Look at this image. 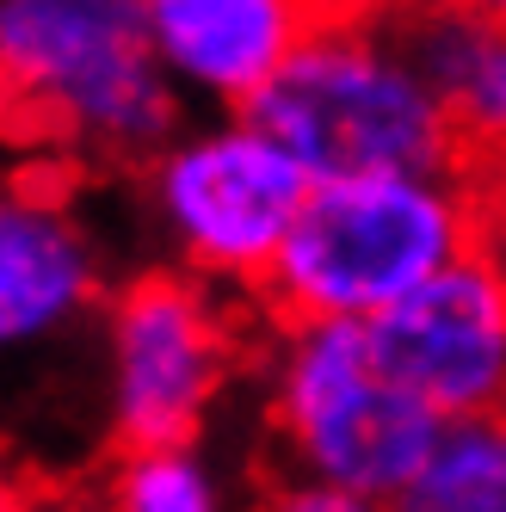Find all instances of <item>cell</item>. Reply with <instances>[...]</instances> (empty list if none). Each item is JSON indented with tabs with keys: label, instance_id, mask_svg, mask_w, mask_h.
<instances>
[{
	"label": "cell",
	"instance_id": "cell-9",
	"mask_svg": "<svg viewBox=\"0 0 506 512\" xmlns=\"http://www.w3.org/2000/svg\"><path fill=\"white\" fill-rule=\"evenodd\" d=\"M142 19L179 99L247 112L315 31V0H142Z\"/></svg>",
	"mask_w": 506,
	"mask_h": 512
},
{
	"label": "cell",
	"instance_id": "cell-2",
	"mask_svg": "<svg viewBox=\"0 0 506 512\" xmlns=\"http://www.w3.org/2000/svg\"><path fill=\"white\" fill-rule=\"evenodd\" d=\"M482 247V204L457 173L315 186L260 284L272 321L371 327L420 284Z\"/></svg>",
	"mask_w": 506,
	"mask_h": 512
},
{
	"label": "cell",
	"instance_id": "cell-6",
	"mask_svg": "<svg viewBox=\"0 0 506 512\" xmlns=\"http://www.w3.org/2000/svg\"><path fill=\"white\" fill-rule=\"evenodd\" d=\"M315 179L278 142L235 118L179 130L149 161V210L179 272L216 290H260L291 241Z\"/></svg>",
	"mask_w": 506,
	"mask_h": 512
},
{
	"label": "cell",
	"instance_id": "cell-10",
	"mask_svg": "<svg viewBox=\"0 0 506 512\" xmlns=\"http://www.w3.org/2000/svg\"><path fill=\"white\" fill-rule=\"evenodd\" d=\"M395 38L463 149H506V25L420 0Z\"/></svg>",
	"mask_w": 506,
	"mask_h": 512
},
{
	"label": "cell",
	"instance_id": "cell-14",
	"mask_svg": "<svg viewBox=\"0 0 506 512\" xmlns=\"http://www.w3.org/2000/svg\"><path fill=\"white\" fill-rule=\"evenodd\" d=\"M439 7H457V13H476V19H500L506 25V0H439Z\"/></svg>",
	"mask_w": 506,
	"mask_h": 512
},
{
	"label": "cell",
	"instance_id": "cell-13",
	"mask_svg": "<svg viewBox=\"0 0 506 512\" xmlns=\"http://www.w3.org/2000/svg\"><path fill=\"white\" fill-rule=\"evenodd\" d=\"M247 512H389V500L352 494V488H334V482H315V475L266 469V482L253 488Z\"/></svg>",
	"mask_w": 506,
	"mask_h": 512
},
{
	"label": "cell",
	"instance_id": "cell-1",
	"mask_svg": "<svg viewBox=\"0 0 506 512\" xmlns=\"http://www.w3.org/2000/svg\"><path fill=\"white\" fill-rule=\"evenodd\" d=\"M0 136L149 167L179 136V87L142 0H0Z\"/></svg>",
	"mask_w": 506,
	"mask_h": 512
},
{
	"label": "cell",
	"instance_id": "cell-3",
	"mask_svg": "<svg viewBox=\"0 0 506 512\" xmlns=\"http://www.w3.org/2000/svg\"><path fill=\"white\" fill-rule=\"evenodd\" d=\"M241 118L260 124L315 186L457 173L463 155L402 38L371 19H315Z\"/></svg>",
	"mask_w": 506,
	"mask_h": 512
},
{
	"label": "cell",
	"instance_id": "cell-7",
	"mask_svg": "<svg viewBox=\"0 0 506 512\" xmlns=\"http://www.w3.org/2000/svg\"><path fill=\"white\" fill-rule=\"evenodd\" d=\"M383 377L426 401L445 426L506 408V253L488 241L420 284L371 327Z\"/></svg>",
	"mask_w": 506,
	"mask_h": 512
},
{
	"label": "cell",
	"instance_id": "cell-5",
	"mask_svg": "<svg viewBox=\"0 0 506 512\" xmlns=\"http://www.w3.org/2000/svg\"><path fill=\"white\" fill-rule=\"evenodd\" d=\"M99 352L105 432L118 451H186L235 377V315L216 284L149 266L105 297Z\"/></svg>",
	"mask_w": 506,
	"mask_h": 512
},
{
	"label": "cell",
	"instance_id": "cell-4",
	"mask_svg": "<svg viewBox=\"0 0 506 512\" xmlns=\"http://www.w3.org/2000/svg\"><path fill=\"white\" fill-rule=\"evenodd\" d=\"M266 432L272 469L395 500L445 420L383 377L358 321H284L266 352Z\"/></svg>",
	"mask_w": 506,
	"mask_h": 512
},
{
	"label": "cell",
	"instance_id": "cell-8",
	"mask_svg": "<svg viewBox=\"0 0 506 512\" xmlns=\"http://www.w3.org/2000/svg\"><path fill=\"white\" fill-rule=\"evenodd\" d=\"M105 297V247L75 198L44 179H0V358L68 340Z\"/></svg>",
	"mask_w": 506,
	"mask_h": 512
},
{
	"label": "cell",
	"instance_id": "cell-15",
	"mask_svg": "<svg viewBox=\"0 0 506 512\" xmlns=\"http://www.w3.org/2000/svg\"><path fill=\"white\" fill-rule=\"evenodd\" d=\"M0 512H68V506H50V500H13V494H0Z\"/></svg>",
	"mask_w": 506,
	"mask_h": 512
},
{
	"label": "cell",
	"instance_id": "cell-11",
	"mask_svg": "<svg viewBox=\"0 0 506 512\" xmlns=\"http://www.w3.org/2000/svg\"><path fill=\"white\" fill-rule=\"evenodd\" d=\"M389 512H506V408L451 420Z\"/></svg>",
	"mask_w": 506,
	"mask_h": 512
},
{
	"label": "cell",
	"instance_id": "cell-12",
	"mask_svg": "<svg viewBox=\"0 0 506 512\" xmlns=\"http://www.w3.org/2000/svg\"><path fill=\"white\" fill-rule=\"evenodd\" d=\"M87 512H235L223 475L204 463L198 445L186 451H118L99 475Z\"/></svg>",
	"mask_w": 506,
	"mask_h": 512
}]
</instances>
